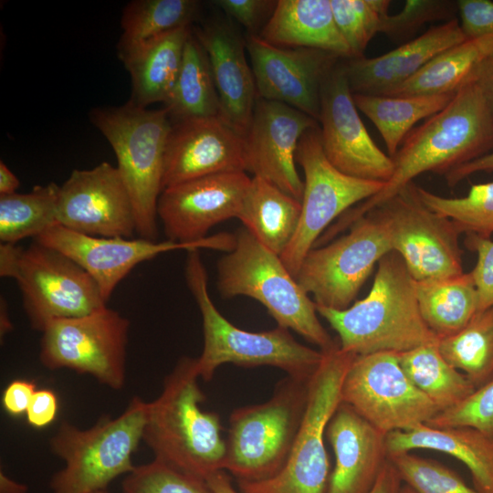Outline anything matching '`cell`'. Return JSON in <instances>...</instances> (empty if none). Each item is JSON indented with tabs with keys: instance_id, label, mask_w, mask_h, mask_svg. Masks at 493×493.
Returning a JSON list of instances; mask_svg holds the SVG:
<instances>
[{
	"instance_id": "obj_1",
	"label": "cell",
	"mask_w": 493,
	"mask_h": 493,
	"mask_svg": "<svg viewBox=\"0 0 493 493\" xmlns=\"http://www.w3.org/2000/svg\"><path fill=\"white\" fill-rule=\"evenodd\" d=\"M493 151V114L477 87L464 82L451 101L412 130L396 153L392 177L375 195L342 214L326 234L350 227L370 210L393 196L416 176L450 170Z\"/></svg>"
},
{
	"instance_id": "obj_2",
	"label": "cell",
	"mask_w": 493,
	"mask_h": 493,
	"mask_svg": "<svg viewBox=\"0 0 493 493\" xmlns=\"http://www.w3.org/2000/svg\"><path fill=\"white\" fill-rule=\"evenodd\" d=\"M198 378L197 359L181 357L149 403L142 440L154 459L205 479L225 470L226 445L219 414L200 406L205 396Z\"/></svg>"
},
{
	"instance_id": "obj_3",
	"label": "cell",
	"mask_w": 493,
	"mask_h": 493,
	"mask_svg": "<svg viewBox=\"0 0 493 493\" xmlns=\"http://www.w3.org/2000/svg\"><path fill=\"white\" fill-rule=\"evenodd\" d=\"M316 309L337 332L341 348L357 356L401 353L439 340L421 316L414 279L395 251L378 262L372 287L364 299L343 310Z\"/></svg>"
},
{
	"instance_id": "obj_4",
	"label": "cell",
	"mask_w": 493,
	"mask_h": 493,
	"mask_svg": "<svg viewBox=\"0 0 493 493\" xmlns=\"http://www.w3.org/2000/svg\"><path fill=\"white\" fill-rule=\"evenodd\" d=\"M185 279L202 315L204 348L196 359L199 377L205 382L226 363L277 367L288 376L302 380H309L316 372L324 351L298 342L289 330L278 326L261 332L244 330L218 311L208 293L207 274L199 249L187 251Z\"/></svg>"
},
{
	"instance_id": "obj_5",
	"label": "cell",
	"mask_w": 493,
	"mask_h": 493,
	"mask_svg": "<svg viewBox=\"0 0 493 493\" xmlns=\"http://www.w3.org/2000/svg\"><path fill=\"white\" fill-rule=\"evenodd\" d=\"M89 115L116 155V167L132 203L136 233L156 241L157 204L172 126L166 110H150L129 100L121 106L93 108Z\"/></svg>"
},
{
	"instance_id": "obj_6",
	"label": "cell",
	"mask_w": 493,
	"mask_h": 493,
	"mask_svg": "<svg viewBox=\"0 0 493 493\" xmlns=\"http://www.w3.org/2000/svg\"><path fill=\"white\" fill-rule=\"evenodd\" d=\"M234 248L217 262L222 298L246 296L259 301L278 326L292 330L325 351L338 341L324 329L316 304L287 269L280 257L246 228L235 234Z\"/></svg>"
},
{
	"instance_id": "obj_7",
	"label": "cell",
	"mask_w": 493,
	"mask_h": 493,
	"mask_svg": "<svg viewBox=\"0 0 493 493\" xmlns=\"http://www.w3.org/2000/svg\"><path fill=\"white\" fill-rule=\"evenodd\" d=\"M149 403L132 397L117 417L102 416L80 429L62 422L50 439L53 454L65 467L50 480L53 493H94L106 490L117 477L131 473L132 455L142 440Z\"/></svg>"
},
{
	"instance_id": "obj_8",
	"label": "cell",
	"mask_w": 493,
	"mask_h": 493,
	"mask_svg": "<svg viewBox=\"0 0 493 493\" xmlns=\"http://www.w3.org/2000/svg\"><path fill=\"white\" fill-rule=\"evenodd\" d=\"M309 380L287 376L267 401L230 414L225 471L237 482L268 479L282 469L304 417Z\"/></svg>"
},
{
	"instance_id": "obj_9",
	"label": "cell",
	"mask_w": 493,
	"mask_h": 493,
	"mask_svg": "<svg viewBox=\"0 0 493 493\" xmlns=\"http://www.w3.org/2000/svg\"><path fill=\"white\" fill-rule=\"evenodd\" d=\"M0 276L16 281L30 326L37 330L42 331L52 320L80 317L107 307L86 270L37 241L26 249L2 243Z\"/></svg>"
},
{
	"instance_id": "obj_10",
	"label": "cell",
	"mask_w": 493,
	"mask_h": 493,
	"mask_svg": "<svg viewBox=\"0 0 493 493\" xmlns=\"http://www.w3.org/2000/svg\"><path fill=\"white\" fill-rule=\"evenodd\" d=\"M357 355L341 348L339 341L309 383L306 411L282 469L255 482H237L241 493H326L330 463L325 448L326 428L341 403V386Z\"/></svg>"
},
{
	"instance_id": "obj_11",
	"label": "cell",
	"mask_w": 493,
	"mask_h": 493,
	"mask_svg": "<svg viewBox=\"0 0 493 493\" xmlns=\"http://www.w3.org/2000/svg\"><path fill=\"white\" fill-rule=\"evenodd\" d=\"M393 251L385 220L377 208L357 219L347 235L313 247L296 275L316 306L343 310L349 308L376 263Z\"/></svg>"
},
{
	"instance_id": "obj_12",
	"label": "cell",
	"mask_w": 493,
	"mask_h": 493,
	"mask_svg": "<svg viewBox=\"0 0 493 493\" xmlns=\"http://www.w3.org/2000/svg\"><path fill=\"white\" fill-rule=\"evenodd\" d=\"M296 162L305 175L301 214L293 238L279 256L294 278L304 257L330 223L355 204L378 194L385 184L355 178L336 169L324 154L320 125L301 136Z\"/></svg>"
},
{
	"instance_id": "obj_13",
	"label": "cell",
	"mask_w": 493,
	"mask_h": 493,
	"mask_svg": "<svg viewBox=\"0 0 493 493\" xmlns=\"http://www.w3.org/2000/svg\"><path fill=\"white\" fill-rule=\"evenodd\" d=\"M130 320L104 307L74 318L52 320L43 329L39 360L49 370L89 374L115 390L125 383Z\"/></svg>"
},
{
	"instance_id": "obj_14",
	"label": "cell",
	"mask_w": 493,
	"mask_h": 493,
	"mask_svg": "<svg viewBox=\"0 0 493 493\" xmlns=\"http://www.w3.org/2000/svg\"><path fill=\"white\" fill-rule=\"evenodd\" d=\"M341 402L385 435L427 424L439 413L392 351L356 356L342 383Z\"/></svg>"
},
{
	"instance_id": "obj_15",
	"label": "cell",
	"mask_w": 493,
	"mask_h": 493,
	"mask_svg": "<svg viewBox=\"0 0 493 493\" xmlns=\"http://www.w3.org/2000/svg\"><path fill=\"white\" fill-rule=\"evenodd\" d=\"M413 182L375 206L388 226L393 251L404 261L416 281L464 273L460 232L454 223L419 198Z\"/></svg>"
},
{
	"instance_id": "obj_16",
	"label": "cell",
	"mask_w": 493,
	"mask_h": 493,
	"mask_svg": "<svg viewBox=\"0 0 493 493\" xmlns=\"http://www.w3.org/2000/svg\"><path fill=\"white\" fill-rule=\"evenodd\" d=\"M35 241L57 249L79 264L99 286L108 301L118 284L139 264L160 254L184 249L212 248L228 251L233 246L229 233H220L198 243L152 241L144 238L102 237L80 234L55 224Z\"/></svg>"
},
{
	"instance_id": "obj_17",
	"label": "cell",
	"mask_w": 493,
	"mask_h": 493,
	"mask_svg": "<svg viewBox=\"0 0 493 493\" xmlns=\"http://www.w3.org/2000/svg\"><path fill=\"white\" fill-rule=\"evenodd\" d=\"M320 139L328 161L340 172L363 180L386 183L393 159L373 142L353 100L341 59L327 74L320 91Z\"/></svg>"
},
{
	"instance_id": "obj_18",
	"label": "cell",
	"mask_w": 493,
	"mask_h": 493,
	"mask_svg": "<svg viewBox=\"0 0 493 493\" xmlns=\"http://www.w3.org/2000/svg\"><path fill=\"white\" fill-rule=\"evenodd\" d=\"M57 223L88 236L131 238L133 206L117 167L102 162L73 170L59 188Z\"/></svg>"
},
{
	"instance_id": "obj_19",
	"label": "cell",
	"mask_w": 493,
	"mask_h": 493,
	"mask_svg": "<svg viewBox=\"0 0 493 493\" xmlns=\"http://www.w3.org/2000/svg\"><path fill=\"white\" fill-rule=\"evenodd\" d=\"M246 47L257 98L287 104L319 121L322 83L341 58L315 48L276 46L258 35H247Z\"/></svg>"
},
{
	"instance_id": "obj_20",
	"label": "cell",
	"mask_w": 493,
	"mask_h": 493,
	"mask_svg": "<svg viewBox=\"0 0 493 493\" xmlns=\"http://www.w3.org/2000/svg\"><path fill=\"white\" fill-rule=\"evenodd\" d=\"M250 182L246 172H228L164 189L158 200L157 216L167 240L198 243L214 226L237 218Z\"/></svg>"
},
{
	"instance_id": "obj_21",
	"label": "cell",
	"mask_w": 493,
	"mask_h": 493,
	"mask_svg": "<svg viewBox=\"0 0 493 493\" xmlns=\"http://www.w3.org/2000/svg\"><path fill=\"white\" fill-rule=\"evenodd\" d=\"M318 121L287 104L257 98L244 138L245 167L301 203L304 183L296 168L301 136Z\"/></svg>"
},
{
	"instance_id": "obj_22",
	"label": "cell",
	"mask_w": 493,
	"mask_h": 493,
	"mask_svg": "<svg viewBox=\"0 0 493 493\" xmlns=\"http://www.w3.org/2000/svg\"><path fill=\"white\" fill-rule=\"evenodd\" d=\"M228 172H246L245 140L220 116L172 122L164 152L163 191Z\"/></svg>"
},
{
	"instance_id": "obj_23",
	"label": "cell",
	"mask_w": 493,
	"mask_h": 493,
	"mask_svg": "<svg viewBox=\"0 0 493 493\" xmlns=\"http://www.w3.org/2000/svg\"><path fill=\"white\" fill-rule=\"evenodd\" d=\"M385 436L341 402L326 428L335 455L326 493H370L388 462Z\"/></svg>"
},
{
	"instance_id": "obj_24",
	"label": "cell",
	"mask_w": 493,
	"mask_h": 493,
	"mask_svg": "<svg viewBox=\"0 0 493 493\" xmlns=\"http://www.w3.org/2000/svg\"><path fill=\"white\" fill-rule=\"evenodd\" d=\"M208 56L220 102V117L245 138L257 92L246 39L230 25L213 22L192 28Z\"/></svg>"
},
{
	"instance_id": "obj_25",
	"label": "cell",
	"mask_w": 493,
	"mask_h": 493,
	"mask_svg": "<svg viewBox=\"0 0 493 493\" xmlns=\"http://www.w3.org/2000/svg\"><path fill=\"white\" fill-rule=\"evenodd\" d=\"M466 39L459 20L454 18L383 55L341 59V65L353 94L384 95Z\"/></svg>"
},
{
	"instance_id": "obj_26",
	"label": "cell",
	"mask_w": 493,
	"mask_h": 493,
	"mask_svg": "<svg viewBox=\"0 0 493 493\" xmlns=\"http://www.w3.org/2000/svg\"><path fill=\"white\" fill-rule=\"evenodd\" d=\"M385 444L388 456L418 448L448 454L468 467L477 491L493 493V438L474 427L423 424L388 433Z\"/></svg>"
},
{
	"instance_id": "obj_27",
	"label": "cell",
	"mask_w": 493,
	"mask_h": 493,
	"mask_svg": "<svg viewBox=\"0 0 493 493\" xmlns=\"http://www.w3.org/2000/svg\"><path fill=\"white\" fill-rule=\"evenodd\" d=\"M258 36L276 46L315 48L352 58L335 23L330 0H278Z\"/></svg>"
},
{
	"instance_id": "obj_28",
	"label": "cell",
	"mask_w": 493,
	"mask_h": 493,
	"mask_svg": "<svg viewBox=\"0 0 493 493\" xmlns=\"http://www.w3.org/2000/svg\"><path fill=\"white\" fill-rule=\"evenodd\" d=\"M191 31V26H183L167 32L121 60L131 76V102L147 108L150 104H164L168 100Z\"/></svg>"
},
{
	"instance_id": "obj_29",
	"label": "cell",
	"mask_w": 493,
	"mask_h": 493,
	"mask_svg": "<svg viewBox=\"0 0 493 493\" xmlns=\"http://www.w3.org/2000/svg\"><path fill=\"white\" fill-rule=\"evenodd\" d=\"M301 203L253 176L237 218L263 246L280 256L298 228Z\"/></svg>"
},
{
	"instance_id": "obj_30",
	"label": "cell",
	"mask_w": 493,
	"mask_h": 493,
	"mask_svg": "<svg viewBox=\"0 0 493 493\" xmlns=\"http://www.w3.org/2000/svg\"><path fill=\"white\" fill-rule=\"evenodd\" d=\"M415 295L426 326L440 339L463 329L479 309L471 272L416 281Z\"/></svg>"
},
{
	"instance_id": "obj_31",
	"label": "cell",
	"mask_w": 493,
	"mask_h": 493,
	"mask_svg": "<svg viewBox=\"0 0 493 493\" xmlns=\"http://www.w3.org/2000/svg\"><path fill=\"white\" fill-rule=\"evenodd\" d=\"M455 93L406 97L353 94V100L381 133L389 156L393 157L414 125L442 110Z\"/></svg>"
},
{
	"instance_id": "obj_32",
	"label": "cell",
	"mask_w": 493,
	"mask_h": 493,
	"mask_svg": "<svg viewBox=\"0 0 493 493\" xmlns=\"http://www.w3.org/2000/svg\"><path fill=\"white\" fill-rule=\"evenodd\" d=\"M493 51V34L443 51L403 84L382 96L406 97L456 92L471 70Z\"/></svg>"
},
{
	"instance_id": "obj_33",
	"label": "cell",
	"mask_w": 493,
	"mask_h": 493,
	"mask_svg": "<svg viewBox=\"0 0 493 493\" xmlns=\"http://www.w3.org/2000/svg\"><path fill=\"white\" fill-rule=\"evenodd\" d=\"M163 105L172 122L220 116L210 61L193 31L185 44L174 88Z\"/></svg>"
},
{
	"instance_id": "obj_34",
	"label": "cell",
	"mask_w": 493,
	"mask_h": 493,
	"mask_svg": "<svg viewBox=\"0 0 493 493\" xmlns=\"http://www.w3.org/2000/svg\"><path fill=\"white\" fill-rule=\"evenodd\" d=\"M195 0H133L123 8L121 36L117 45L121 60L149 41L174 29L191 26L199 12Z\"/></svg>"
},
{
	"instance_id": "obj_35",
	"label": "cell",
	"mask_w": 493,
	"mask_h": 493,
	"mask_svg": "<svg viewBox=\"0 0 493 493\" xmlns=\"http://www.w3.org/2000/svg\"><path fill=\"white\" fill-rule=\"evenodd\" d=\"M437 342L398 353V359L408 379L440 413L463 402L476 387L443 357Z\"/></svg>"
},
{
	"instance_id": "obj_36",
	"label": "cell",
	"mask_w": 493,
	"mask_h": 493,
	"mask_svg": "<svg viewBox=\"0 0 493 493\" xmlns=\"http://www.w3.org/2000/svg\"><path fill=\"white\" fill-rule=\"evenodd\" d=\"M437 347L476 389L493 381V306L477 311L456 333L440 338Z\"/></svg>"
},
{
	"instance_id": "obj_37",
	"label": "cell",
	"mask_w": 493,
	"mask_h": 493,
	"mask_svg": "<svg viewBox=\"0 0 493 493\" xmlns=\"http://www.w3.org/2000/svg\"><path fill=\"white\" fill-rule=\"evenodd\" d=\"M60 186L55 183L37 185L26 194L0 195V240L16 244L37 237L57 223Z\"/></svg>"
},
{
	"instance_id": "obj_38",
	"label": "cell",
	"mask_w": 493,
	"mask_h": 493,
	"mask_svg": "<svg viewBox=\"0 0 493 493\" xmlns=\"http://www.w3.org/2000/svg\"><path fill=\"white\" fill-rule=\"evenodd\" d=\"M421 201L449 218L460 234L490 237L493 234V182L472 184L467 194L447 198L416 186Z\"/></svg>"
},
{
	"instance_id": "obj_39",
	"label": "cell",
	"mask_w": 493,
	"mask_h": 493,
	"mask_svg": "<svg viewBox=\"0 0 493 493\" xmlns=\"http://www.w3.org/2000/svg\"><path fill=\"white\" fill-rule=\"evenodd\" d=\"M335 23L348 44L352 58L364 57L372 38L381 32L391 1L330 0Z\"/></svg>"
},
{
	"instance_id": "obj_40",
	"label": "cell",
	"mask_w": 493,
	"mask_h": 493,
	"mask_svg": "<svg viewBox=\"0 0 493 493\" xmlns=\"http://www.w3.org/2000/svg\"><path fill=\"white\" fill-rule=\"evenodd\" d=\"M401 480L416 493H480L469 488L454 471L442 464L402 453L388 456Z\"/></svg>"
},
{
	"instance_id": "obj_41",
	"label": "cell",
	"mask_w": 493,
	"mask_h": 493,
	"mask_svg": "<svg viewBox=\"0 0 493 493\" xmlns=\"http://www.w3.org/2000/svg\"><path fill=\"white\" fill-rule=\"evenodd\" d=\"M122 493H214L205 479L159 460L135 467L122 482Z\"/></svg>"
},
{
	"instance_id": "obj_42",
	"label": "cell",
	"mask_w": 493,
	"mask_h": 493,
	"mask_svg": "<svg viewBox=\"0 0 493 493\" xmlns=\"http://www.w3.org/2000/svg\"><path fill=\"white\" fill-rule=\"evenodd\" d=\"M426 425L432 427L470 426L493 438V381L460 404L438 413Z\"/></svg>"
},
{
	"instance_id": "obj_43",
	"label": "cell",
	"mask_w": 493,
	"mask_h": 493,
	"mask_svg": "<svg viewBox=\"0 0 493 493\" xmlns=\"http://www.w3.org/2000/svg\"><path fill=\"white\" fill-rule=\"evenodd\" d=\"M456 3L444 0H407L395 15L383 18L381 32L394 39L407 37L425 23L454 19Z\"/></svg>"
},
{
	"instance_id": "obj_44",
	"label": "cell",
	"mask_w": 493,
	"mask_h": 493,
	"mask_svg": "<svg viewBox=\"0 0 493 493\" xmlns=\"http://www.w3.org/2000/svg\"><path fill=\"white\" fill-rule=\"evenodd\" d=\"M466 236L465 246L477 255L476 266L470 272L478 292V310H481L493 306V241L474 234Z\"/></svg>"
},
{
	"instance_id": "obj_45",
	"label": "cell",
	"mask_w": 493,
	"mask_h": 493,
	"mask_svg": "<svg viewBox=\"0 0 493 493\" xmlns=\"http://www.w3.org/2000/svg\"><path fill=\"white\" fill-rule=\"evenodd\" d=\"M278 1L274 0H216L214 4L242 25L248 35H257L270 18ZM260 30V31H261Z\"/></svg>"
},
{
	"instance_id": "obj_46",
	"label": "cell",
	"mask_w": 493,
	"mask_h": 493,
	"mask_svg": "<svg viewBox=\"0 0 493 493\" xmlns=\"http://www.w3.org/2000/svg\"><path fill=\"white\" fill-rule=\"evenodd\" d=\"M456 7L460 26L467 39L493 34V2L459 0Z\"/></svg>"
},
{
	"instance_id": "obj_47",
	"label": "cell",
	"mask_w": 493,
	"mask_h": 493,
	"mask_svg": "<svg viewBox=\"0 0 493 493\" xmlns=\"http://www.w3.org/2000/svg\"><path fill=\"white\" fill-rule=\"evenodd\" d=\"M58 410V401L53 391L37 390L26 413L27 423L35 428L46 427L56 419Z\"/></svg>"
},
{
	"instance_id": "obj_48",
	"label": "cell",
	"mask_w": 493,
	"mask_h": 493,
	"mask_svg": "<svg viewBox=\"0 0 493 493\" xmlns=\"http://www.w3.org/2000/svg\"><path fill=\"white\" fill-rule=\"evenodd\" d=\"M36 391L37 386L32 381L22 379L12 381L5 388L2 395L5 411L12 416L26 413Z\"/></svg>"
},
{
	"instance_id": "obj_49",
	"label": "cell",
	"mask_w": 493,
	"mask_h": 493,
	"mask_svg": "<svg viewBox=\"0 0 493 493\" xmlns=\"http://www.w3.org/2000/svg\"><path fill=\"white\" fill-rule=\"evenodd\" d=\"M464 82L477 87L493 114V51L471 70Z\"/></svg>"
},
{
	"instance_id": "obj_50",
	"label": "cell",
	"mask_w": 493,
	"mask_h": 493,
	"mask_svg": "<svg viewBox=\"0 0 493 493\" xmlns=\"http://www.w3.org/2000/svg\"><path fill=\"white\" fill-rule=\"evenodd\" d=\"M480 172H493V151L450 170L445 174V177L448 186L454 187L464 179Z\"/></svg>"
},
{
	"instance_id": "obj_51",
	"label": "cell",
	"mask_w": 493,
	"mask_h": 493,
	"mask_svg": "<svg viewBox=\"0 0 493 493\" xmlns=\"http://www.w3.org/2000/svg\"><path fill=\"white\" fill-rule=\"evenodd\" d=\"M400 488L401 478L388 460L370 493H398Z\"/></svg>"
},
{
	"instance_id": "obj_52",
	"label": "cell",
	"mask_w": 493,
	"mask_h": 493,
	"mask_svg": "<svg viewBox=\"0 0 493 493\" xmlns=\"http://www.w3.org/2000/svg\"><path fill=\"white\" fill-rule=\"evenodd\" d=\"M205 481L214 493H241L233 487L230 477L225 470L211 474Z\"/></svg>"
},
{
	"instance_id": "obj_53",
	"label": "cell",
	"mask_w": 493,
	"mask_h": 493,
	"mask_svg": "<svg viewBox=\"0 0 493 493\" xmlns=\"http://www.w3.org/2000/svg\"><path fill=\"white\" fill-rule=\"evenodd\" d=\"M20 182L14 173L6 166V164L0 162V195L11 194L16 193L19 188Z\"/></svg>"
},
{
	"instance_id": "obj_54",
	"label": "cell",
	"mask_w": 493,
	"mask_h": 493,
	"mask_svg": "<svg viewBox=\"0 0 493 493\" xmlns=\"http://www.w3.org/2000/svg\"><path fill=\"white\" fill-rule=\"evenodd\" d=\"M0 493H27V487L25 484L13 480L1 471Z\"/></svg>"
},
{
	"instance_id": "obj_55",
	"label": "cell",
	"mask_w": 493,
	"mask_h": 493,
	"mask_svg": "<svg viewBox=\"0 0 493 493\" xmlns=\"http://www.w3.org/2000/svg\"><path fill=\"white\" fill-rule=\"evenodd\" d=\"M13 329L7 305L5 298L2 296L0 299V335L1 339L5 337Z\"/></svg>"
},
{
	"instance_id": "obj_56",
	"label": "cell",
	"mask_w": 493,
	"mask_h": 493,
	"mask_svg": "<svg viewBox=\"0 0 493 493\" xmlns=\"http://www.w3.org/2000/svg\"><path fill=\"white\" fill-rule=\"evenodd\" d=\"M398 493H416V492L405 484L404 486L400 488Z\"/></svg>"
},
{
	"instance_id": "obj_57",
	"label": "cell",
	"mask_w": 493,
	"mask_h": 493,
	"mask_svg": "<svg viewBox=\"0 0 493 493\" xmlns=\"http://www.w3.org/2000/svg\"><path fill=\"white\" fill-rule=\"evenodd\" d=\"M94 493H109L107 490H100V491H97V492H94Z\"/></svg>"
}]
</instances>
